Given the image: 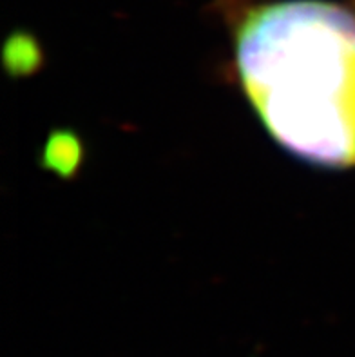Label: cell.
Returning <instances> with one entry per match:
<instances>
[{
    "instance_id": "cell-1",
    "label": "cell",
    "mask_w": 355,
    "mask_h": 357,
    "mask_svg": "<svg viewBox=\"0 0 355 357\" xmlns=\"http://www.w3.org/2000/svg\"><path fill=\"white\" fill-rule=\"evenodd\" d=\"M230 80L283 149L355 169V0H214Z\"/></svg>"
}]
</instances>
